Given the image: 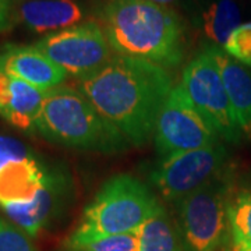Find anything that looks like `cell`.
<instances>
[{"instance_id":"obj_7","label":"cell","mask_w":251,"mask_h":251,"mask_svg":"<svg viewBox=\"0 0 251 251\" xmlns=\"http://www.w3.org/2000/svg\"><path fill=\"white\" fill-rule=\"evenodd\" d=\"M222 141L216 130L188 98L181 85H175L158 116L153 143L162 156L205 148Z\"/></svg>"},{"instance_id":"obj_16","label":"cell","mask_w":251,"mask_h":251,"mask_svg":"<svg viewBox=\"0 0 251 251\" xmlns=\"http://www.w3.org/2000/svg\"><path fill=\"white\" fill-rule=\"evenodd\" d=\"M137 234L140 251H186L179 225L163 204L137 229Z\"/></svg>"},{"instance_id":"obj_13","label":"cell","mask_w":251,"mask_h":251,"mask_svg":"<svg viewBox=\"0 0 251 251\" xmlns=\"http://www.w3.org/2000/svg\"><path fill=\"white\" fill-rule=\"evenodd\" d=\"M4 70L41 91L60 87L67 73L35 46H13L0 53Z\"/></svg>"},{"instance_id":"obj_11","label":"cell","mask_w":251,"mask_h":251,"mask_svg":"<svg viewBox=\"0 0 251 251\" xmlns=\"http://www.w3.org/2000/svg\"><path fill=\"white\" fill-rule=\"evenodd\" d=\"M50 165L31 152L0 166V208L27 205L45 186Z\"/></svg>"},{"instance_id":"obj_21","label":"cell","mask_w":251,"mask_h":251,"mask_svg":"<svg viewBox=\"0 0 251 251\" xmlns=\"http://www.w3.org/2000/svg\"><path fill=\"white\" fill-rule=\"evenodd\" d=\"M0 251H36V249L23 229L0 216Z\"/></svg>"},{"instance_id":"obj_12","label":"cell","mask_w":251,"mask_h":251,"mask_svg":"<svg viewBox=\"0 0 251 251\" xmlns=\"http://www.w3.org/2000/svg\"><path fill=\"white\" fill-rule=\"evenodd\" d=\"M46 92L4 70L0 62V116L25 133H35L36 117Z\"/></svg>"},{"instance_id":"obj_6","label":"cell","mask_w":251,"mask_h":251,"mask_svg":"<svg viewBox=\"0 0 251 251\" xmlns=\"http://www.w3.org/2000/svg\"><path fill=\"white\" fill-rule=\"evenodd\" d=\"M180 85L222 141L229 144L242 141L243 135L211 46H206L184 67Z\"/></svg>"},{"instance_id":"obj_3","label":"cell","mask_w":251,"mask_h":251,"mask_svg":"<svg viewBox=\"0 0 251 251\" xmlns=\"http://www.w3.org/2000/svg\"><path fill=\"white\" fill-rule=\"evenodd\" d=\"M35 133L50 143L90 152L120 153L130 145L82 92L67 85L46 92L36 117Z\"/></svg>"},{"instance_id":"obj_2","label":"cell","mask_w":251,"mask_h":251,"mask_svg":"<svg viewBox=\"0 0 251 251\" xmlns=\"http://www.w3.org/2000/svg\"><path fill=\"white\" fill-rule=\"evenodd\" d=\"M102 29L117 56L141 59L163 69L179 66L186 53L180 17L151 0H109L100 11Z\"/></svg>"},{"instance_id":"obj_23","label":"cell","mask_w":251,"mask_h":251,"mask_svg":"<svg viewBox=\"0 0 251 251\" xmlns=\"http://www.w3.org/2000/svg\"><path fill=\"white\" fill-rule=\"evenodd\" d=\"M13 16L11 0H0V31H6L11 27Z\"/></svg>"},{"instance_id":"obj_14","label":"cell","mask_w":251,"mask_h":251,"mask_svg":"<svg viewBox=\"0 0 251 251\" xmlns=\"http://www.w3.org/2000/svg\"><path fill=\"white\" fill-rule=\"evenodd\" d=\"M85 13L75 0H25L16 10V18L35 34H53L74 27Z\"/></svg>"},{"instance_id":"obj_18","label":"cell","mask_w":251,"mask_h":251,"mask_svg":"<svg viewBox=\"0 0 251 251\" xmlns=\"http://www.w3.org/2000/svg\"><path fill=\"white\" fill-rule=\"evenodd\" d=\"M229 242L251 250V190L234 191L229 204Z\"/></svg>"},{"instance_id":"obj_4","label":"cell","mask_w":251,"mask_h":251,"mask_svg":"<svg viewBox=\"0 0 251 251\" xmlns=\"http://www.w3.org/2000/svg\"><path fill=\"white\" fill-rule=\"evenodd\" d=\"M159 204L144 181L128 173L115 175L100 186L70 236L94 239L131 233L152 215Z\"/></svg>"},{"instance_id":"obj_25","label":"cell","mask_w":251,"mask_h":251,"mask_svg":"<svg viewBox=\"0 0 251 251\" xmlns=\"http://www.w3.org/2000/svg\"><path fill=\"white\" fill-rule=\"evenodd\" d=\"M153 3H158V4H162V6H169L171 3H173L175 0H151Z\"/></svg>"},{"instance_id":"obj_5","label":"cell","mask_w":251,"mask_h":251,"mask_svg":"<svg viewBox=\"0 0 251 251\" xmlns=\"http://www.w3.org/2000/svg\"><path fill=\"white\" fill-rule=\"evenodd\" d=\"M234 188L227 168L196 191L175 201L186 251H219L229 240V204Z\"/></svg>"},{"instance_id":"obj_17","label":"cell","mask_w":251,"mask_h":251,"mask_svg":"<svg viewBox=\"0 0 251 251\" xmlns=\"http://www.w3.org/2000/svg\"><path fill=\"white\" fill-rule=\"evenodd\" d=\"M240 9L233 0H216L202 10L200 25L212 45L224 48L229 36L240 25Z\"/></svg>"},{"instance_id":"obj_15","label":"cell","mask_w":251,"mask_h":251,"mask_svg":"<svg viewBox=\"0 0 251 251\" xmlns=\"http://www.w3.org/2000/svg\"><path fill=\"white\" fill-rule=\"evenodd\" d=\"M225 90L243 138L251 140V67L236 60L224 48L211 45Z\"/></svg>"},{"instance_id":"obj_24","label":"cell","mask_w":251,"mask_h":251,"mask_svg":"<svg viewBox=\"0 0 251 251\" xmlns=\"http://www.w3.org/2000/svg\"><path fill=\"white\" fill-rule=\"evenodd\" d=\"M222 251H251V250H244V249H240V247H236L234 244L227 240V243L225 244V247L222 249Z\"/></svg>"},{"instance_id":"obj_22","label":"cell","mask_w":251,"mask_h":251,"mask_svg":"<svg viewBox=\"0 0 251 251\" xmlns=\"http://www.w3.org/2000/svg\"><path fill=\"white\" fill-rule=\"evenodd\" d=\"M31 152L32 151H29V148L25 144L9 135L0 134V166L13 158L25 156Z\"/></svg>"},{"instance_id":"obj_20","label":"cell","mask_w":251,"mask_h":251,"mask_svg":"<svg viewBox=\"0 0 251 251\" xmlns=\"http://www.w3.org/2000/svg\"><path fill=\"white\" fill-rule=\"evenodd\" d=\"M224 50L243 64L251 66V21L234 29L226 41Z\"/></svg>"},{"instance_id":"obj_9","label":"cell","mask_w":251,"mask_h":251,"mask_svg":"<svg viewBox=\"0 0 251 251\" xmlns=\"http://www.w3.org/2000/svg\"><path fill=\"white\" fill-rule=\"evenodd\" d=\"M227 161L229 151L222 141L205 148L171 153L163 156L151 172V181L162 197L175 202L226 171Z\"/></svg>"},{"instance_id":"obj_10","label":"cell","mask_w":251,"mask_h":251,"mask_svg":"<svg viewBox=\"0 0 251 251\" xmlns=\"http://www.w3.org/2000/svg\"><path fill=\"white\" fill-rule=\"evenodd\" d=\"M73 194L74 187L69 169L62 165H50L45 186L32 202L9 206L3 211L13 224L34 237L62 215L70 205Z\"/></svg>"},{"instance_id":"obj_8","label":"cell","mask_w":251,"mask_h":251,"mask_svg":"<svg viewBox=\"0 0 251 251\" xmlns=\"http://www.w3.org/2000/svg\"><path fill=\"white\" fill-rule=\"evenodd\" d=\"M34 46L77 80L97 73L113 57L103 29L94 21L45 35Z\"/></svg>"},{"instance_id":"obj_19","label":"cell","mask_w":251,"mask_h":251,"mask_svg":"<svg viewBox=\"0 0 251 251\" xmlns=\"http://www.w3.org/2000/svg\"><path fill=\"white\" fill-rule=\"evenodd\" d=\"M64 249L66 251H140V239L137 230L94 239H77L69 236Z\"/></svg>"},{"instance_id":"obj_1","label":"cell","mask_w":251,"mask_h":251,"mask_svg":"<svg viewBox=\"0 0 251 251\" xmlns=\"http://www.w3.org/2000/svg\"><path fill=\"white\" fill-rule=\"evenodd\" d=\"M173 87L166 69L126 56H113L97 73L77 80V90L131 147L150 141Z\"/></svg>"}]
</instances>
